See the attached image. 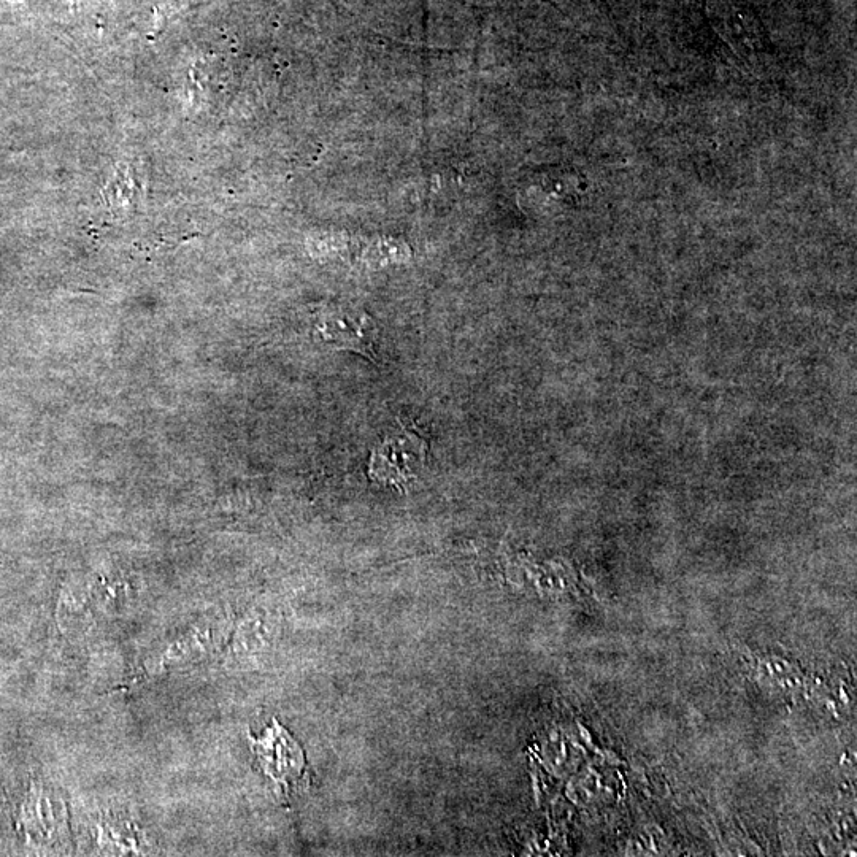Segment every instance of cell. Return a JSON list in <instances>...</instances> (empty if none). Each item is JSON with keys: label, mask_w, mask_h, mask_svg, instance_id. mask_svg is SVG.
Masks as SVG:
<instances>
[{"label": "cell", "mask_w": 857, "mask_h": 857, "mask_svg": "<svg viewBox=\"0 0 857 857\" xmlns=\"http://www.w3.org/2000/svg\"><path fill=\"white\" fill-rule=\"evenodd\" d=\"M427 440L410 427L392 435L373 451L370 458V477L391 485L404 486L415 480L427 458Z\"/></svg>", "instance_id": "1"}, {"label": "cell", "mask_w": 857, "mask_h": 857, "mask_svg": "<svg viewBox=\"0 0 857 857\" xmlns=\"http://www.w3.org/2000/svg\"><path fill=\"white\" fill-rule=\"evenodd\" d=\"M318 329L327 343H332L337 348L358 351L367 356H373L375 353L373 351L375 329L370 319L362 313L346 312V310L324 313Z\"/></svg>", "instance_id": "2"}, {"label": "cell", "mask_w": 857, "mask_h": 857, "mask_svg": "<svg viewBox=\"0 0 857 857\" xmlns=\"http://www.w3.org/2000/svg\"><path fill=\"white\" fill-rule=\"evenodd\" d=\"M251 743L262 767L275 780L288 783L289 778L297 777L302 770V754L280 726H273L267 731L266 738L251 740Z\"/></svg>", "instance_id": "3"}, {"label": "cell", "mask_w": 857, "mask_h": 857, "mask_svg": "<svg viewBox=\"0 0 857 857\" xmlns=\"http://www.w3.org/2000/svg\"><path fill=\"white\" fill-rule=\"evenodd\" d=\"M713 23L719 34L738 54L753 56L762 50L759 27L753 18L743 15L734 5H718L713 15Z\"/></svg>", "instance_id": "4"}]
</instances>
